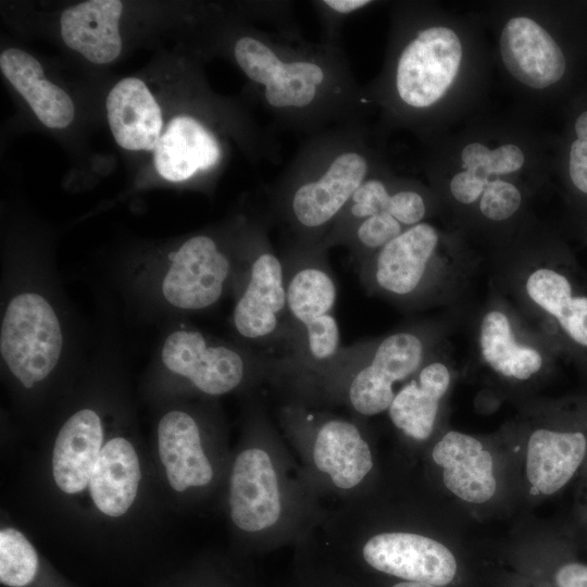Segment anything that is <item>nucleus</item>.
Listing matches in <instances>:
<instances>
[{
  "label": "nucleus",
  "instance_id": "obj_1",
  "mask_svg": "<svg viewBox=\"0 0 587 587\" xmlns=\"http://www.w3.org/2000/svg\"><path fill=\"white\" fill-rule=\"evenodd\" d=\"M232 55L274 127L308 137L362 124L369 101L340 42L308 41L299 29H243Z\"/></svg>",
  "mask_w": 587,
  "mask_h": 587
},
{
  "label": "nucleus",
  "instance_id": "obj_31",
  "mask_svg": "<svg viewBox=\"0 0 587 587\" xmlns=\"http://www.w3.org/2000/svg\"><path fill=\"white\" fill-rule=\"evenodd\" d=\"M322 24L321 39L340 42V29L346 20L373 4L370 0L312 1Z\"/></svg>",
  "mask_w": 587,
  "mask_h": 587
},
{
  "label": "nucleus",
  "instance_id": "obj_23",
  "mask_svg": "<svg viewBox=\"0 0 587 587\" xmlns=\"http://www.w3.org/2000/svg\"><path fill=\"white\" fill-rule=\"evenodd\" d=\"M101 442V422L95 411L79 410L64 423L52 455L53 478L63 492L77 494L87 486Z\"/></svg>",
  "mask_w": 587,
  "mask_h": 587
},
{
  "label": "nucleus",
  "instance_id": "obj_24",
  "mask_svg": "<svg viewBox=\"0 0 587 587\" xmlns=\"http://www.w3.org/2000/svg\"><path fill=\"white\" fill-rule=\"evenodd\" d=\"M0 68L45 126L64 128L72 123L75 109L71 97L45 78L42 65L36 58L24 50L10 48L0 54Z\"/></svg>",
  "mask_w": 587,
  "mask_h": 587
},
{
  "label": "nucleus",
  "instance_id": "obj_2",
  "mask_svg": "<svg viewBox=\"0 0 587 587\" xmlns=\"http://www.w3.org/2000/svg\"><path fill=\"white\" fill-rule=\"evenodd\" d=\"M374 159L362 124L308 136L271 186L273 207L301 246H323L358 190L373 175Z\"/></svg>",
  "mask_w": 587,
  "mask_h": 587
},
{
  "label": "nucleus",
  "instance_id": "obj_14",
  "mask_svg": "<svg viewBox=\"0 0 587 587\" xmlns=\"http://www.w3.org/2000/svg\"><path fill=\"white\" fill-rule=\"evenodd\" d=\"M162 361L174 374L187 378L198 390L220 396L237 388L247 365L240 352L209 344L199 332L179 329L167 336Z\"/></svg>",
  "mask_w": 587,
  "mask_h": 587
},
{
  "label": "nucleus",
  "instance_id": "obj_8",
  "mask_svg": "<svg viewBox=\"0 0 587 587\" xmlns=\"http://www.w3.org/2000/svg\"><path fill=\"white\" fill-rule=\"evenodd\" d=\"M462 59L457 34L444 26L416 32L400 49L392 74L398 101L424 110L437 103L454 80Z\"/></svg>",
  "mask_w": 587,
  "mask_h": 587
},
{
  "label": "nucleus",
  "instance_id": "obj_21",
  "mask_svg": "<svg viewBox=\"0 0 587 587\" xmlns=\"http://www.w3.org/2000/svg\"><path fill=\"white\" fill-rule=\"evenodd\" d=\"M451 384L449 365L428 359L396 392L388 409L391 423L405 436L427 439L435 427L439 407Z\"/></svg>",
  "mask_w": 587,
  "mask_h": 587
},
{
  "label": "nucleus",
  "instance_id": "obj_27",
  "mask_svg": "<svg viewBox=\"0 0 587 587\" xmlns=\"http://www.w3.org/2000/svg\"><path fill=\"white\" fill-rule=\"evenodd\" d=\"M38 555L32 544L17 529L0 532V582L8 587H24L36 576Z\"/></svg>",
  "mask_w": 587,
  "mask_h": 587
},
{
  "label": "nucleus",
  "instance_id": "obj_7",
  "mask_svg": "<svg viewBox=\"0 0 587 587\" xmlns=\"http://www.w3.org/2000/svg\"><path fill=\"white\" fill-rule=\"evenodd\" d=\"M62 347L60 322L42 296L24 292L10 301L1 323L0 351L24 387L32 388L51 373Z\"/></svg>",
  "mask_w": 587,
  "mask_h": 587
},
{
  "label": "nucleus",
  "instance_id": "obj_10",
  "mask_svg": "<svg viewBox=\"0 0 587 587\" xmlns=\"http://www.w3.org/2000/svg\"><path fill=\"white\" fill-rule=\"evenodd\" d=\"M170 259L171 266L162 283L168 303L183 310H202L222 297L232 263L213 237H190Z\"/></svg>",
  "mask_w": 587,
  "mask_h": 587
},
{
  "label": "nucleus",
  "instance_id": "obj_4",
  "mask_svg": "<svg viewBox=\"0 0 587 587\" xmlns=\"http://www.w3.org/2000/svg\"><path fill=\"white\" fill-rule=\"evenodd\" d=\"M433 349L429 332L401 329L362 347L344 349L327 371H348L346 395L350 407L361 415L373 416L388 411L395 386L413 376L433 355Z\"/></svg>",
  "mask_w": 587,
  "mask_h": 587
},
{
  "label": "nucleus",
  "instance_id": "obj_34",
  "mask_svg": "<svg viewBox=\"0 0 587 587\" xmlns=\"http://www.w3.org/2000/svg\"><path fill=\"white\" fill-rule=\"evenodd\" d=\"M489 180L471 171L457 173L450 180L452 197L462 204H472L479 199Z\"/></svg>",
  "mask_w": 587,
  "mask_h": 587
},
{
  "label": "nucleus",
  "instance_id": "obj_26",
  "mask_svg": "<svg viewBox=\"0 0 587 587\" xmlns=\"http://www.w3.org/2000/svg\"><path fill=\"white\" fill-rule=\"evenodd\" d=\"M140 465L133 445L123 437L108 441L90 477V494L97 508L113 517L133 504L140 480Z\"/></svg>",
  "mask_w": 587,
  "mask_h": 587
},
{
  "label": "nucleus",
  "instance_id": "obj_16",
  "mask_svg": "<svg viewBox=\"0 0 587 587\" xmlns=\"http://www.w3.org/2000/svg\"><path fill=\"white\" fill-rule=\"evenodd\" d=\"M500 53L510 74L535 89L554 85L565 74L562 49L544 27L528 17L508 21L500 36Z\"/></svg>",
  "mask_w": 587,
  "mask_h": 587
},
{
  "label": "nucleus",
  "instance_id": "obj_18",
  "mask_svg": "<svg viewBox=\"0 0 587 587\" xmlns=\"http://www.w3.org/2000/svg\"><path fill=\"white\" fill-rule=\"evenodd\" d=\"M432 457L442 467L445 486L460 499L483 503L495 495L492 457L476 438L448 432L434 446Z\"/></svg>",
  "mask_w": 587,
  "mask_h": 587
},
{
  "label": "nucleus",
  "instance_id": "obj_19",
  "mask_svg": "<svg viewBox=\"0 0 587 587\" xmlns=\"http://www.w3.org/2000/svg\"><path fill=\"white\" fill-rule=\"evenodd\" d=\"M105 104L109 126L120 147L154 151L162 135V112L143 80L121 79L109 91Z\"/></svg>",
  "mask_w": 587,
  "mask_h": 587
},
{
  "label": "nucleus",
  "instance_id": "obj_32",
  "mask_svg": "<svg viewBox=\"0 0 587 587\" xmlns=\"http://www.w3.org/2000/svg\"><path fill=\"white\" fill-rule=\"evenodd\" d=\"M574 134L569 152V176L574 189L587 198V110L576 117Z\"/></svg>",
  "mask_w": 587,
  "mask_h": 587
},
{
  "label": "nucleus",
  "instance_id": "obj_11",
  "mask_svg": "<svg viewBox=\"0 0 587 587\" xmlns=\"http://www.w3.org/2000/svg\"><path fill=\"white\" fill-rule=\"evenodd\" d=\"M362 557L376 571L435 586L451 583L458 566L445 545L408 532H384L370 537L362 547Z\"/></svg>",
  "mask_w": 587,
  "mask_h": 587
},
{
  "label": "nucleus",
  "instance_id": "obj_37",
  "mask_svg": "<svg viewBox=\"0 0 587 587\" xmlns=\"http://www.w3.org/2000/svg\"><path fill=\"white\" fill-rule=\"evenodd\" d=\"M529 492L532 495H539L540 491L538 490V488H536L535 486H532L530 489H529Z\"/></svg>",
  "mask_w": 587,
  "mask_h": 587
},
{
  "label": "nucleus",
  "instance_id": "obj_28",
  "mask_svg": "<svg viewBox=\"0 0 587 587\" xmlns=\"http://www.w3.org/2000/svg\"><path fill=\"white\" fill-rule=\"evenodd\" d=\"M407 227L388 213H379L354 224L337 242L361 262L398 237Z\"/></svg>",
  "mask_w": 587,
  "mask_h": 587
},
{
  "label": "nucleus",
  "instance_id": "obj_36",
  "mask_svg": "<svg viewBox=\"0 0 587 587\" xmlns=\"http://www.w3.org/2000/svg\"><path fill=\"white\" fill-rule=\"evenodd\" d=\"M392 587H438V586L426 584V583L407 582L405 580V582L398 583V584L394 585Z\"/></svg>",
  "mask_w": 587,
  "mask_h": 587
},
{
  "label": "nucleus",
  "instance_id": "obj_25",
  "mask_svg": "<svg viewBox=\"0 0 587 587\" xmlns=\"http://www.w3.org/2000/svg\"><path fill=\"white\" fill-rule=\"evenodd\" d=\"M587 440L582 432L539 428L527 444L526 475L544 495L561 489L574 475L586 453Z\"/></svg>",
  "mask_w": 587,
  "mask_h": 587
},
{
  "label": "nucleus",
  "instance_id": "obj_22",
  "mask_svg": "<svg viewBox=\"0 0 587 587\" xmlns=\"http://www.w3.org/2000/svg\"><path fill=\"white\" fill-rule=\"evenodd\" d=\"M159 454L170 485L176 491L202 487L213 478L197 422L183 411H171L158 426Z\"/></svg>",
  "mask_w": 587,
  "mask_h": 587
},
{
  "label": "nucleus",
  "instance_id": "obj_17",
  "mask_svg": "<svg viewBox=\"0 0 587 587\" xmlns=\"http://www.w3.org/2000/svg\"><path fill=\"white\" fill-rule=\"evenodd\" d=\"M312 461L339 489L360 485L373 469L369 442L358 426L348 420L329 417L315 427Z\"/></svg>",
  "mask_w": 587,
  "mask_h": 587
},
{
  "label": "nucleus",
  "instance_id": "obj_9",
  "mask_svg": "<svg viewBox=\"0 0 587 587\" xmlns=\"http://www.w3.org/2000/svg\"><path fill=\"white\" fill-rule=\"evenodd\" d=\"M233 322L238 334L250 340L286 339L287 295L285 263L272 248L266 230L255 229L254 252L248 279L236 302Z\"/></svg>",
  "mask_w": 587,
  "mask_h": 587
},
{
  "label": "nucleus",
  "instance_id": "obj_12",
  "mask_svg": "<svg viewBox=\"0 0 587 587\" xmlns=\"http://www.w3.org/2000/svg\"><path fill=\"white\" fill-rule=\"evenodd\" d=\"M477 348L484 363L510 379L527 380L561 353L548 338L527 335L511 311L501 305L486 310L478 323Z\"/></svg>",
  "mask_w": 587,
  "mask_h": 587
},
{
  "label": "nucleus",
  "instance_id": "obj_35",
  "mask_svg": "<svg viewBox=\"0 0 587 587\" xmlns=\"http://www.w3.org/2000/svg\"><path fill=\"white\" fill-rule=\"evenodd\" d=\"M559 587H587V565L569 563L561 566L555 573Z\"/></svg>",
  "mask_w": 587,
  "mask_h": 587
},
{
  "label": "nucleus",
  "instance_id": "obj_33",
  "mask_svg": "<svg viewBox=\"0 0 587 587\" xmlns=\"http://www.w3.org/2000/svg\"><path fill=\"white\" fill-rule=\"evenodd\" d=\"M386 213L408 228L423 222L426 215V202L419 191L399 188L392 191Z\"/></svg>",
  "mask_w": 587,
  "mask_h": 587
},
{
  "label": "nucleus",
  "instance_id": "obj_29",
  "mask_svg": "<svg viewBox=\"0 0 587 587\" xmlns=\"http://www.w3.org/2000/svg\"><path fill=\"white\" fill-rule=\"evenodd\" d=\"M463 166L485 179L519 171L524 164L523 151L513 143L490 150L480 142L466 145L461 152Z\"/></svg>",
  "mask_w": 587,
  "mask_h": 587
},
{
  "label": "nucleus",
  "instance_id": "obj_13",
  "mask_svg": "<svg viewBox=\"0 0 587 587\" xmlns=\"http://www.w3.org/2000/svg\"><path fill=\"white\" fill-rule=\"evenodd\" d=\"M229 509L234 524L247 533L271 529L280 520V485L266 450L251 447L237 455L230 474Z\"/></svg>",
  "mask_w": 587,
  "mask_h": 587
},
{
  "label": "nucleus",
  "instance_id": "obj_15",
  "mask_svg": "<svg viewBox=\"0 0 587 587\" xmlns=\"http://www.w3.org/2000/svg\"><path fill=\"white\" fill-rule=\"evenodd\" d=\"M224 159L218 135L190 114L170 121L154 149V166L166 180L178 183L215 172Z\"/></svg>",
  "mask_w": 587,
  "mask_h": 587
},
{
  "label": "nucleus",
  "instance_id": "obj_20",
  "mask_svg": "<svg viewBox=\"0 0 587 587\" xmlns=\"http://www.w3.org/2000/svg\"><path fill=\"white\" fill-rule=\"evenodd\" d=\"M118 0H89L65 9L60 18L61 37L72 50L95 64L114 61L122 50Z\"/></svg>",
  "mask_w": 587,
  "mask_h": 587
},
{
  "label": "nucleus",
  "instance_id": "obj_30",
  "mask_svg": "<svg viewBox=\"0 0 587 587\" xmlns=\"http://www.w3.org/2000/svg\"><path fill=\"white\" fill-rule=\"evenodd\" d=\"M521 203V191L515 185L495 178L487 183L479 198V210L488 220L501 222L514 215Z\"/></svg>",
  "mask_w": 587,
  "mask_h": 587
},
{
  "label": "nucleus",
  "instance_id": "obj_5",
  "mask_svg": "<svg viewBox=\"0 0 587 587\" xmlns=\"http://www.w3.org/2000/svg\"><path fill=\"white\" fill-rule=\"evenodd\" d=\"M522 290L539 315L541 334L561 353L587 363V283L566 255L533 265Z\"/></svg>",
  "mask_w": 587,
  "mask_h": 587
},
{
  "label": "nucleus",
  "instance_id": "obj_3",
  "mask_svg": "<svg viewBox=\"0 0 587 587\" xmlns=\"http://www.w3.org/2000/svg\"><path fill=\"white\" fill-rule=\"evenodd\" d=\"M324 246L297 245L286 270L287 334L291 360L325 372L340 357V330L335 315L336 282L326 266Z\"/></svg>",
  "mask_w": 587,
  "mask_h": 587
},
{
  "label": "nucleus",
  "instance_id": "obj_6",
  "mask_svg": "<svg viewBox=\"0 0 587 587\" xmlns=\"http://www.w3.org/2000/svg\"><path fill=\"white\" fill-rule=\"evenodd\" d=\"M440 237L430 224L408 227L360 262V275L372 292L396 301L424 298L449 270L439 251Z\"/></svg>",
  "mask_w": 587,
  "mask_h": 587
}]
</instances>
